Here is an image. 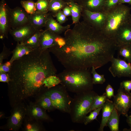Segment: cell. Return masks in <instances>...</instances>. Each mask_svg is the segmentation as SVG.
<instances>
[{"label":"cell","instance_id":"6da1fadb","mask_svg":"<svg viewBox=\"0 0 131 131\" xmlns=\"http://www.w3.org/2000/svg\"><path fill=\"white\" fill-rule=\"evenodd\" d=\"M65 45L49 49L66 69H96L110 61L117 46L114 40L83 20L64 33Z\"/></svg>","mask_w":131,"mask_h":131},{"label":"cell","instance_id":"7a4b0ae2","mask_svg":"<svg viewBox=\"0 0 131 131\" xmlns=\"http://www.w3.org/2000/svg\"><path fill=\"white\" fill-rule=\"evenodd\" d=\"M50 52L49 49L38 48L13 62L8 73L10 81L8 84L12 107L29 98L41 94L45 88L44 80L56 75Z\"/></svg>","mask_w":131,"mask_h":131},{"label":"cell","instance_id":"3957f363","mask_svg":"<svg viewBox=\"0 0 131 131\" xmlns=\"http://www.w3.org/2000/svg\"><path fill=\"white\" fill-rule=\"evenodd\" d=\"M60 84L70 92L76 93L92 90V77L89 69H66L56 75Z\"/></svg>","mask_w":131,"mask_h":131},{"label":"cell","instance_id":"277c9868","mask_svg":"<svg viewBox=\"0 0 131 131\" xmlns=\"http://www.w3.org/2000/svg\"><path fill=\"white\" fill-rule=\"evenodd\" d=\"M131 8L123 4H118L107 12L104 26L101 31L106 36L114 40L119 30L128 22Z\"/></svg>","mask_w":131,"mask_h":131},{"label":"cell","instance_id":"5b68a950","mask_svg":"<svg viewBox=\"0 0 131 131\" xmlns=\"http://www.w3.org/2000/svg\"><path fill=\"white\" fill-rule=\"evenodd\" d=\"M76 94L72 98L69 114L73 123H82L97 94L92 90Z\"/></svg>","mask_w":131,"mask_h":131},{"label":"cell","instance_id":"8992f818","mask_svg":"<svg viewBox=\"0 0 131 131\" xmlns=\"http://www.w3.org/2000/svg\"><path fill=\"white\" fill-rule=\"evenodd\" d=\"M67 91L60 84L49 89L45 88L42 93L50 98L55 109L63 113L69 114L72 98Z\"/></svg>","mask_w":131,"mask_h":131},{"label":"cell","instance_id":"52a82bcc","mask_svg":"<svg viewBox=\"0 0 131 131\" xmlns=\"http://www.w3.org/2000/svg\"><path fill=\"white\" fill-rule=\"evenodd\" d=\"M27 114L26 106L23 102L18 103L13 107L5 127L7 130L18 131L21 127Z\"/></svg>","mask_w":131,"mask_h":131},{"label":"cell","instance_id":"ba28073f","mask_svg":"<svg viewBox=\"0 0 131 131\" xmlns=\"http://www.w3.org/2000/svg\"><path fill=\"white\" fill-rule=\"evenodd\" d=\"M114 97V107L120 115L127 117L129 110L131 108V93L120 86L117 94Z\"/></svg>","mask_w":131,"mask_h":131},{"label":"cell","instance_id":"9c48e42d","mask_svg":"<svg viewBox=\"0 0 131 131\" xmlns=\"http://www.w3.org/2000/svg\"><path fill=\"white\" fill-rule=\"evenodd\" d=\"M10 8L5 0L0 2V38L8 39V32L12 29Z\"/></svg>","mask_w":131,"mask_h":131},{"label":"cell","instance_id":"30bf717a","mask_svg":"<svg viewBox=\"0 0 131 131\" xmlns=\"http://www.w3.org/2000/svg\"><path fill=\"white\" fill-rule=\"evenodd\" d=\"M111 66L108 69L112 75L114 77H131V64L119 58L113 57L110 61Z\"/></svg>","mask_w":131,"mask_h":131},{"label":"cell","instance_id":"8fae6325","mask_svg":"<svg viewBox=\"0 0 131 131\" xmlns=\"http://www.w3.org/2000/svg\"><path fill=\"white\" fill-rule=\"evenodd\" d=\"M107 14V13L102 11L91 12L82 9L81 15L84 20L101 31L105 24Z\"/></svg>","mask_w":131,"mask_h":131},{"label":"cell","instance_id":"7c38bea8","mask_svg":"<svg viewBox=\"0 0 131 131\" xmlns=\"http://www.w3.org/2000/svg\"><path fill=\"white\" fill-rule=\"evenodd\" d=\"M30 15L19 7L11 9V29H14L29 24Z\"/></svg>","mask_w":131,"mask_h":131},{"label":"cell","instance_id":"4fadbf2b","mask_svg":"<svg viewBox=\"0 0 131 131\" xmlns=\"http://www.w3.org/2000/svg\"><path fill=\"white\" fill-rule=\"evenodd\" d=\"M26 115L30 118L40 121L51 122L52 119L47 113L46 110L35 102H30L26 106Z\"/></svg>","mask_w":131,"mask_h":131},{"label":"cell","instance_id":"5bb4252c","mask_svg":"<svg viewBox=\"0 0 131 131\" xmlns=\"http://www.w3.org/2000/svg\"><path fill=\"white\" fill-rule=\"evenodd\" d=\"M37 31L29 24L15 29H11L9 33L17 43H22Z\"/></svg>","mask_w":131,"mask_h":131},{"label":"cell","instance_id":"9a60e30c","mask_svg":"<svg viewBox=\"0 0 131 131\" xmlns=\"http://www.w3.org/2000/svg\"><path fill=\"white\" fill-rule=\"evenodd\" d=\"M114 40L117 47L125 44L131 45V26L128 22L119 29Z\"/></svg>","mask_w":131,"mask_h":131},{"label":"cell","instance_id":"2e32d148","mask_svg":"<svg viewBox=\"0 0 131 131\" xmlns=\"http://www.w3.org/2000/svg\"><path fill=\"white\" fill-rule=\"evenodd\" d=\"M57 35L48 30H42L40 37L39 48L45 50L55 46V39Z\"/></svg>","mask_w":131,"mask_h":131},{"label":"cell","instance_id":"e0dca14e","mask_svg":"<svg viewBox=\"0 0 131 131\" xmlns=\"http://www.w3.org/2000/svg\"><path fill=\"white\" fill-rule=\"evenodd\" d=\"M70 25L63 26L57 22L53 18L52 16L48 13L45 27V29L48 30L57 35L65 32L70 28Z\"/></svg>","mask_w":131,"mask_h":131},{"label":"cell","instance_id":"ac0fdd59","mask_svg":"<svg viewBox=\"0 0 131 131\" xmlns=\"http://www.w3.org/2000/svg\"><path fill=\"white\" fill-rule=\"evenodd\" d=\"M48 13H41L36 12L30 15L29 23L36 31L42 30L45 27Z\"/></svg>","mask_w":131,"mask_h":131},{"label":"cell","instance_id":"d6986e66","mask_svg":"<svg viewBox=\"0 0 131 131\" xmlns=\"http://www.w3.org/2000/svg\"><path fill=\"white\" fill-rule=\"evenodd\" d=\"M105 0H82L78 4L82 9L91 12L103 11Z\"/></svg>","mask_w":131,"mask_h":131},{"label":"cell","instance_id":"ffe728a7","mask_svg":"<svg viewBox=\"0 0 131 131\" xmlns=\"http://www.w3.org/2000/svg\"><path fill=\"white\" fill-rule=\"evenodd\" d=\"M114 108L113 102L107 98L102 108V116L99 130L103 131L104 127L107 125L108 120Z\"/></svg>","mask_w":131,"mask_h":131},{"label":"cell","instance_id":"44dd1931","mask_svg":"<svg viewBox=\"0 0 131 131\" xmlns=\"http://www.w3.org/2000/svg\"><path fill=\"white\" fill-rule=\"evenodd\" d=\"M41 121L32 119L26 115L24 120L23 125L25 131H42L45 129Z\"/></svg>","mask_w":131,"mask_h":131},{"label":"cell","instance_id":"7402d4cb","mask_svg":"<svg viewBox=\"0 0 131 131\" xmlns=\"http://www.w3.org/2000/svg\"><path fill=\"white\" fill-rule=\"evenodd\" d=\"M33 50L23 43H17L16 47L12 51V56L9 61L12 63L15 60L21 58Z\"/></svg>","mask_w":131,"mask_h":131},{"label":"cell","instance_id":"603a6c76","mask_svg":"<svg viewBox=\"0 0 131 131\" xmlns=\"http://www.w3.org/2000/svg\"><path fill=\"white\" fill-rule=\"evenodd\" d=\"M68 3L63 0H50L48 12L52 16H56L59 12L68 5Z\"/></svg>","mask_w":131,"mask_h":131},{"label":"cell","instance_id":"cb8c5ba5","mask_svg":"<svg viewBox=\"0 0 131 131\" xmlns=\"http://www.w3.org/2000/svg\"><path fill=\"white\" fill-rule=\"evenodd\" d=\"M35 102L41 107L49 112L55 109L50 98L43 93L40 95Z\"/></svg>","mask_w":131,"mask_h":131},{"label":"cell","instance_id":"d4e9b609","mask_svg":"<svg viewBox=\"0 0 131 131\" xmlns=\"http://www.w3.org/2000/svg\"><path fill=\"white\" fill-rule=\"evenodd\" d=\"M42 31H37L22 43L33 50L38 49L39 46L40 37Z\"/></svg>","mask_w":131,"mask_h":131},{"label":"cell","instance_id":"484cf974","mask_svg":"<svg viewBox=\"0 0 131 131\" xmlns=\"http://www.w3.org/2000/svg\"><path fill=\"white\" fill-rule=\"evenodd\" d=\"M68 6L71 10L73 24H75L79 22L81 15L82 8L77 3L73 1L68 3Z\"/></svg>","mask_w":131,"mask_h":131},{"label":"cell","instance_id":"4316f807","mask_svg":"<svg viewBox=\"0 0 131 131\" xmlns=\"http://www.w3.org/2000/svg\"><path fill=\"white\" fill-rule=\"evenodd\" d=\"M119 114L114 107L107 123V125L111 131H118L119 123Z\"/></svg>","mask_w":131,"mask_h":131},{"label":"cell","instance_id":"83f0119b","mask_svg":"<svg viewBox=\"0 0 131 131\" xmlns=\"http://www.w3.org/2000/svg\"><path fill=\"white\" fill-rule=\"evenodd\" d=\"M118 55L123 57L128 63L131 62V45L125 44L117 47Z\"/></svg>","mask_w":131,"mask_h":131},{"label":"cell","instance_id":"f1b7e54d","mask_svg":"<svg viewBox=\"0 0 131 131\" xmlns=\"http://www.w3.org/2000/svg\"><path fill=\"white\" fill-rule=\"evenodd\" d=\"M107 98L106 93H104L101 95L99 96L98 94L96 95L94 98L89 110L88 113L102 106L105 102Z\"/></svg>","mask_w":131,"mask_h":131},{"label":"cell","instance_id":"f546056e","mask_svg":"<svg viewBox=\"0 0 131 131\" xmlns=\"http://www.w3.org/2000/svg\"><path fill=\"white\" fill-rule=\"evenodd\" d=\"M20 3L24 10L28 14H32L36 11V2L33 0H21Z\"/></svg>","mask_w":131,"mask_h":131},{"label":"cell","instance_id":"4dcf8cb0","mask_svg":"<svg viewBox=\"0 0 131 131\" xmlns=\"http://www.w3.org/2000/svg\"><path fill=\"white\" fill-rule=\"evenodd\" d=\"M61 81L56 75H51L47 78L43 82L44 87L49 89L60 83Z\"/></svg>","mask_w":131,"mask_h":131},{"label":"cell","instance_id":"1f68e13d","mask_svg":"<svg viewBox=\"0 0 131 131\" xmlns=\"http://www.w3.org/2000/svg\"><path fill=\"white\" fill-rule=\"evenodd\" d=\"M50 0H37L36 2V12L41 13H47Z\"/></svg>","mask_w":131,"mask_h":131},{"label":"cell","instance_id":"d6a6232c","mask_svg":"<svg viewBox=\"0 0 131 131\" xmlns=\"http://www.w3.org/2000/svg\"><path fill=\"white\" fill-rule=\"evenodd\" d=\"M91 74H92V80L93 84H102L106 81L104 75L98 74L96 71L94 66L92 68Z\"/></svg>","mask_w":131,"mask_h":131},{"label":"cell","instance_id":"836d02e7","mask_svg":"<svg viewBox=\"0 0 131 131\" xmlns=\"http://www.w3.org/2000/svg\"><path fill=\"white\" fill-rule=\"evenodd\" d=\"M102 106L91 111L89 115L85 117L83 122L85 125H87L94 120L97 119V117L99 114Z\"/></svg>","mask_w":131,"mask_h":131},{"label":"cell","instance_id":"e575fe53","mask_svg":"<svg viewBox=\"0 0 131 131\" xmlns=\"http://www.w3.org/2000/svg\"><path fill=\"white\" fill-rule=\"evenodd\" d=\"M120 0H105L103 11L107 12L119 4Z\"/></svg>","mask_w":131,"mask_h":131},{"label":"cell","instance_id":"d590c367","mask_svg":"<svg viewBox=\"0 0 131 131\" xmlns=\"http://www.w3.org/2000/svg\"><path fill=\"white\" fill-rule=\"evenodd\" d=\"M12 53V51L8 49L4 43L3 50L0 54V65L3 63V60L7 58Z\"/></svg>","mask_w":131,"mask_h":131},{"label":"cell","instance_id":"8d00e7d4","mask_svg":"<svg viewBox=\"0 0 131 131\" xmlns=\"http://www.w3.org/2000/svg\"><path fill=\"white\" fill-rule=\"evenodd\" d=\"M12 63L9 60L0 65V72L8 73L10 71Z\"/></svg>","mask_w":131,"mask_h":131},{"label":"cell","instance_id":"74e56055","mask_svg":"<svg viewBox=\"0 0 131 131\" xmlns=\"http://www.w3.org/2000/svg\"><path fill=\"white\" fill-rule=\"evenodd\" d=\"M56 45L54 46L60 48L66 44V41L64 37H61L60 35H57L55 39Z\"/></svg>","mask_w":131,"mask_h":131},{"label":"cell","instance_id":"f35d334b","mask_svg":"<svg viewBox=\"0 0 131 131\" xmlns=\"http://www.w3.org/2000/svg\"><path fill=\"white\" fill-rule=\"evenodd\" d=\"M120 87L127 92H130L131 90V80L124 81L121 82Z\"/></svg>","mask_w":131,"mask_h":131},{"label":"cell","instance_id":"ab89813d","mask_svg":"<svg viewBox=\"0 0 131 131\" xmlns=\"http://www.w3.org/2000/svg\"><path fill=\"white\" fill-rule=\"evenodd\" d=\"M56 16L58 23L61 25L65 23L67 20L66 16L64 14L62 11L59 12Z\"/></svg>","mask_w":131,"mask_h":131},{"label":"cell","instance_id":"60d3db41","mask_svg":"<svg viewBox=\"0 0 131 131\" xmlns=\"http://www.w3.org/2000/svg\"><path fill=\"white\" fill-rule=\"evenodd\" d=\"M106 97L108 99L111 98L112 97H114V90L111 85L108 84L107 86L106 89Z\"/></svg>","mask_w":131,"mask_h":131},{"label":"cell","instance_id":"b9f144b4","mask_svg":"<svg viewBox=\"0 0 131 131\" xmlns=\"http://www.w3.org/2000/svg\"><path fill=\"white\" fill-rule=\"evenodd\" d=\"M10 81V79L8 73L0 72V81L6 82L8 84Z\"/></svg>","mask_w":131,"mask_h":131},{"label":"cell","instance_id":"7bdbcfd3","mask_svg":"<svg viewBox=\"0 0 131 131\" xmlns=\"http://www.w3.org/2000/svg\"><path fill=\"white\" fill-rule=\"evenodd\" d=\"M63 10V13L66 16L71 15V9L68 5L65 7Z\"/></svg>","mask_w":131,"mask_h":131},{"label":"cell","instance_id":"ee69618b","mask_svg":"<svg viewBox=\"0 0 131 131\" xmlns=\"http://www.w3.org/2000/svg\"><path fill=\"white\" fill-rule=\"evenodd\" d=\"M126 117V122L130 127L129 131H131V115L129 116L128 115Z\"/></svg>","mask_w":131,"mask_h":131},{"label":"cell","instance_id":"f6af8a7d","mask_svg":"<svg viewBox=\"0 0 131 131\" xmlns=\"http://www.w3.org/2000/svg\"><path fill=\"white\" fill-rule=\"evenodd\" d=\"M127 3L131 5V0H120L119 4Z\"/></svg>","mask_w":131,"mask_h":131},{"label":"cell","instance_id":"bcb514c9","mask_svg":"<svg viewBox=\"0 0 131 131\" xmlns=\"http://www.w3.org/2000/svg\"><path fill=\"white\" fill-rule=\"evenodd\" d=\"M127 22L131 26V14H130L129 16Z\"/></svg>","mask_w":131,"mask_h":131},{"label":"cell","instance_id":"7dc6e473","mask_svg":"<svg viewBox=\"0 0 131 131\" xmlns=\"http://www.w3.org/2000/svg\"><path fill=\"white\" fill-rule=\"evenodd\" d=\"M82 0H70L71 1H73L74 2L78 4Z\"/></svg>","mask_w":131,"mask_h":131},{"label":"cell","instance_id":"c3c4849f","mask_svg":"<svg viewBox=\"0 0 131 131\" xmlns=\"http://www.w3.org/2000/svg\"><path fill=\"white\" fill-rule=\"evenodd\" d=\"M3 112H1L0 113V118H3V117H4V115H3Z\"/></svg>","mask_w":131,"mask_h":131},{"label":"cell","instance_id":"681fc988","mask_svg":"<svg viewBox=\"0 0 131 131\" xmlns=\"http://www.w3.org/2000/svg\"><path fill=\"white\" fill-rule=\"evenodd\" d=\"M63 0L68 3H69L70 1V0Z\"/></svg>","mask_w":131,"mask_h":131}]
</instances>
